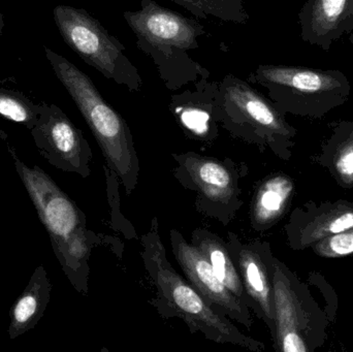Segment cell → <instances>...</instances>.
I'll return each mask as SVG.
<instances>
[{
    "label": "cell",
    "instance_id": "obj_1",
    "mask_svg": "<svg viewBox=\"0 0 353 352\" xmlns=\"http://www.w3.org/2000/svg\"><path fill=\"white\" fill-rule=\"evenodd\" d=\"M124 20L134 32L137 47L157 66L163 84L172 92L210 76L207 68L191 57L199 49L205 27L196 19L183 16L157 3L141 0L138 10H128Z\"/></svg>",
    "mask_w": 353,
    "mask_h": 352
},
{
    "label": "cell",
    "instance_id": "obj_2",
    "mask_svg": "<svg viewBox=\"0 0 353 352\" xmlns=\"http://www.w3.org/2000/svg\"><path fill=\"white\" fill-rule=\"evenodd\" d=\"M142 243L145 268L157 289L159 301L155 304L159 310H169L168 316L181 318L191 332L201 333L214 342L238 345L256 352L265 349L263 343L243 334L225 314L210 305L188 280L176 272L168 260L157 218Z\"/></svg>",
    "mask_w": 353,
    "mask_h": 352
},
{
    "label": "cell",
    "instance_id": "obj_3",
    "mask_svg": "<svg viewBox=\"0 0 353 352\" xmlns=\"http://www.w3.org/2000/svg\"><path fill=\"white\" fill-rule=\"evenodd\" d=\"M48 61L94 136L110 169L130 196L138 185L140 161L128 122L99 92L93 81L70 60L45 48Z\"/></svg>",
    "mask_w": 353,
    "mask_h": 352
},
{
    "label": "cell",
    "instance_id": "obj_4",
    "mask_svg": "<svg viewBox=\"0 0 353 352\" xmlns=\"http://www.w3.org/2000/svg\"><path fill=\"white\" fill-rule=\"evenodd\" d=\"M248 81L265 88L282 114L301 117H325L347 103L352 92L347 76L339 70L261 64Z\"/></svg>",
    "mask_w": 353,
    "mask_h": 352
},
{
    "label": "cell",
    "instance_id": "obj_5",
    "mask_svg": "<svg viewBox=\"0 0 353 352\" xmlns=\"http://www.w3.org/2000/svg\"><path fill=\"white\" fill-rule=\"evenodd\" d=\"M217 97L218 122L230 136L270 149L282 158L290 155L296 130L268 97L230 74L218 82Z\"/></svg>",
    "mask_w": 353,
    "mask_h": 352
},
{
    "label": "cell",
    "instance_id": "obj_6",
    "mask_svg": "<svg viewBox=\"0 0 353 352\" xmlns=\"http://www.w3.org/2000/svg\"><path fill=\"white\" fill-rule=\"evenodd\" d=\"M54 21L66 45L108 80L130 92H141L144 81L125 55V47L99 20L83 8L56 6Z\"/></svg>",
    "mask_w": 353,
    "mask_h": 352
},
{
    "label": "cell",
    "instance_id": "obj_7",
    "mask_svg": "<svg viewBox=\"0 0 353 352\" xmlns=\"http://www.w3.org/2000/svg\"><path fill=\"white\" fill-rule=\"evenodd\" d=\"M173 157L176 179L199 194V210L228 225L243 204L236 165L232 161H217L194 152L173 154Z\"/></svg>",
    "mask_w": 353,
    "mask_h": 352
},
{
    "label": "cell",
    "instance_id": "obj_8",
    "mask_svg": "<svg viewBox=\"0 0 353 352\" xmlns=\"http://www.w3.org/2000/svg\"><path fill=\"white\" fill-rule=\"evenodd\" d=\"M17 173L49 235L57 256L68 240L86 229V216L76 203L39 165H25L10 148Z\"/></svg>",
    "mask_w": 353,
    "mask_h": 352
},
{
    "label": "cell",
    "instance_id": "obj_9",
    "mask_svg": "<svg viewBox=\"0 0 353 352\" xmlns=\"http://www.w3.org/2000/svg\"><path fill=\"white\" fill-rule=\"evenodd\" d=\"M30 132L39 154L52 167L84 179L90 176V145L82 130L57 105H41L39 120Z\"/></svg>",
    "mask_w": 353,
    "mask_h": 352
},
{
    "label": "cell",
    "instance_id": "obj_10",
    "mask_svg": "<svg viewBox=\"0 0 353 352\" xmlns=\"http://www.w3.org/2000/svg\"><path fill=\"white\" fill-rule=\"evenodd\" d=\"M172 250L187 280L218 311L246 329L253 326L248 306L241 302L216 276L205 256L176 229L170 231Z\"/></svg>",
    "mask_w": 353,
    "mask_h": 352
},
{
    "label": "cell",
    "instance_id": "obj_11",
    "mask_svg": "<svg viewBox=\"0 0 353 352\" xmlns=\"http://www.w3.org/2000/svg\"><path fill=\"white\" fill-rule=\"evenodd\" d=\"M226 247L236 264L250 302V309L267 324L275 335L272 256L268 244L246 243L238 236L228 233Z\"/></svg>",
    "mask_w": 353,
    "mask_h": 352
},
{
    "label": "cell",
    "instance_id": "obj_12",
    "mask_svg": "<svg viewBox=\"0 0 353 352\" xmlns=\"http://www.w3.org/2000/svg\"><path fill=\"white\" fill-rule=\"evenodd\" d=\"M218 82L210 76L171 95L169 110L176 123L191 140L212 143L219 136Z\"/></svg>",
    "mask_w": 353,
    "mask_h": 352
},
{
    "label": "cell",
    "instance_id": "obj_13",
    "mask_svg": "<svg viewBox=\"0 0 353 352\" xmlns=\"http://www.w3.org/2000/svg\"><path fill=\"white\" fill-rule=\"evenodd\" d=\"M274 310H275V337L279 349L283 352H306L301 327L300 305L292 279L283 265L272 258Z\"/></svg>",
    "mask_w": 353,
    "mask_h": 352
},
{
    "label": "cell",
    "instance_id": "obj_14",
    "mask_svg": "<svg viewBox=\"0 0 353 352\" xmlns=\"http://www.w3.org/2000/svg\"><path fill=\"white\" fill-rule=\"evenodd\" d=\"M348 4L350 0H307L299 12L303 41L329 52L345 34Z\"/></svg>",
    "mask_w": 353,
    "mask_h": 352
},
{
    "label": "cell",
    "instance_id": "obj_15",
    "mask_svg": "<svg viewBox=\"0 0 353 352\" xmlns=\"http://www.w3.org/2000/svg\"><path fill=\"white\" fill-rule=\"evenodd\" d=\"M52 284L47 270L39 265L28 284L10 308L8 335L10 340L19 338L37 326L51 299Z\"/></svg>",
    "mask_w": 353,
    "mask_h": 352
},
{
    "label": "cell",
    "instance_id": "obj_16",
    "mask_svg": "<svg viewBox=\"0 0 353 352\" xmlns=\"http://www.w3.org/2000/svg\"><path fill=\"white\" fill-rule=\"evenodd\" d=\"M192 245L205 256L217 278L240 300L250 308V302L245 293L244 285L236 264L228 251L226 244L219 236L209 229H196L193 231ZM251 310V309H250Z\"/></svg>",
    "mask_w": 353,
    "mask_h": 352
},
{
    "label": "cell",
    "instance_id": "obj_17",
    "mask_svg": "<svg viewBox=\"0 0 353 352\" xmlns=\"http://www.w3.org/2000/svg\"><path fill=\"white\" fill-rule=\"evenodd\" d=\"M294 191V184L288 176L278 174L261 182L255 192L251 207V223L256 231L273 225L283 215Z\"/></svg>",
    "mask_w": 353,
    "mask_h": 352
},
{
    "label": "cell",
    "instance_id": "obj_18",
    "mask_svg": "<svg viewBox=\"0 0 353 352\" xmlns=\"http://www.w3.org/2000/svg\"><path fill=\"white\" fill-rule=\"evenodd\" d=\"M196 19H215L222 22L246 24L249 14L244 0H171Z\"/></svg>",
    "mask_w": 353,
    "mask_h": 352
},
{
    "label": "cell",
    "instance_id": "obj_19",
    "mask_svg": "<svg viewBox=\"0 0 353 352\" xmlns=\"http://www.w3.org/2000/svg\"><path fill=\"white\" fill-rule=\"evenodd\" d=\"M353 227V205L340 204L329 211L317 215L304 229L302 244L304 246L316 243L319 240Z\"/></svg>",
    "mask_w": 353,
    "mask_h": 352
},
{
    "label": "cell",
    "instance_id": "obj_20",
    "mask_svg": "<svg viewBox=\"0 0 353 352\" xmlns=\"http://www.w3.org/2000/svg\"><path fill=\"white\" fill-rule=\"evenodd\" d=\"M41 107L35 105L24 95L0 88V115L10 121L23 124L27 130L34 127Z\"/></svg>",
    "mask_w": 353,
    "mask_h": 352
},
{
    "label": "cell",
    "instance_id": "obj_21",
    "mask_svg": "<svg viewBox=\"0 0 353 352\" xmlns=\"http://www.w3.org/2000/svg\"><path fill=\"white\" fill-rule=\"evenodd\" d=\"M315 252L323 258H336L353 254V227L316 242Z\"/></svg>",
    "mask_w": 353,
    "mask_h": 352
},
{
    "label": "cell",
    "instance_id": "obj_22",
    "mask_svg": "<svg viewBox=\"0 0 353 352\" xmlns=\"http://www.w3.org/2000/svg\"><path fill=\"white\" fill-rule=\"evenodd\" d=\"M353 30V0H350L348 4L347 14H346L345 24H344V31L350 34Z\"/></svg>",
    "mask_w": 353,
    "mask_h": 352
},
{
    "label": "cell",
    "instance_id": "obj_23",
    "mask_svg": "<svg viewBox=\"0 0 353 352\" xmlns=\"http://www.w3.org/2000/svg\"><path fill=\"white\" fill-rule=\"evenodd\" d=\"M2 29H3V20H2V17L0 16V35H1Z\"/></svg>",
    "mask_w": 353,
    "mask_h": 352
},
{
    "label": "cell",
    "instance_id": "obj_24",
    "mask_svg": "<svg viewBox=\"0 0 353 352\" xmlns=\"http://www.w3.org/2000/svg\"><path fill=\"white\" fill-rule=\"evenodd\" d=\"M350 41L353 43V30L350 33Z\"/></svg>",
    "mask_w": 353,
    "mask_h": 352
}]
</instances>
